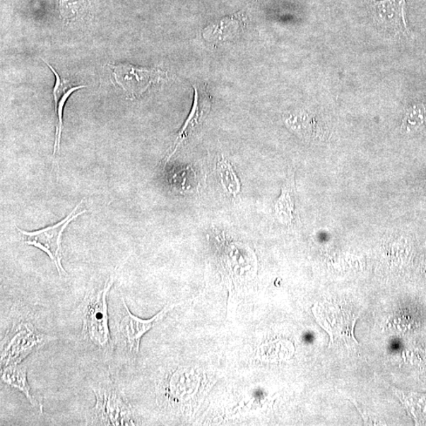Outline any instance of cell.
I'll return each instance as SVG.
<instances>
[{"mask_svg": "<svg viewBox=\"0 0 426 426\" xmlns=\"http://www.w3.org/2000/svg\"><path fill=\"white\" fill-rule=\"evenodd\" d=\"M114 276L108 278L102 287L87 290L80 307L83 319L84 341L105 356L112 355L114 345L108 326L107 297L113 285Z\"/></svg>", "mask_w": 426, "mask_h": 426, "instance_id": "6da1fadb", "label": "cell"}, {"mask_svg": "<svg viewBox=\"0 0 426 426\" xmlns=\"http://www.w3.org/2000/svg\"><path fill=\"white\" fill-rule=\"evenodd\" d=\"M57 338L40 333L30 320L16 317L1 343V369L21 364L33 353Z\"/></svg>", "mask_w": 426, "mask_h": 426, "instance_id": "7a4b0ae2", "label": "cell"}, {"mask_svg": "<svg viewBox=\"0 0 426 426\" xmlns=\"http://www.w3.org/2000/svg\"><path fill=\"white\" fill-rule=\"evenodd\" d=\"M96 404L93 409L90 425H138L134 410L123 391L110 380L102 381L92 386Z\"/></svg>", "mask_w": 426, "mask_h": 426, "instance_id": "3957f363", "label": "cell"}, {"mask_svg": "<svg viewBox=\"0 0 426 426\" xmlns=\"http://www.w3.org/2000/svg\"><path fill=\"white\" fill-rule=\"evenodd\" d=\"M124 309L117 324V346L124 360L133 364L139 353L141 338L158 324L165 315L177 305L167 306L152 319L143 320L134 316L128 309L125 301L122 300Z\"/></svg>", "mask_w": 426, "mask_h": 426, "instance_id": "277c9868", "label": "cell"}, {"mask_svg": "<svg viewBox=\"0 0 426 426\" xmlns=\"http://www.w3.org/2000/svg\"><path fill=\"white\" fill-rule=\"evenodd\" d=\"M83 200L73 209V211L66 218L58 222L57 224L37 230L35 232H25L17 227L18 231L23 235V241L25 244L35 247L42 250L52 261L58 270L59 276L66 275L65 270L62 266V235L64 230L69 225L70 223L78 216L86 211L76 213L78 207L82 205Z\"/></svg>", "mask_w": 426, "mask_h": 426, "instance_id": "5b68a950", "label": "cell"}, {"mask_svg": "<svg viewBox=\"0 0 426 426\" xmlns=\"http://www.w3.org/2000/svg\"><path fill=\"white\" fill-rule=\"evenodd\" d=\"M314 314L317 322L330 336L329 347L336 340H342L350 346H360L355 338L354 329L360 313H356L351 308L328 304L314 310Z\"/></svg>", "mask_w": 426, "mask_h": 426, "instance_id": "8992f818", "label": "cell"}, {"mask_svg": "<svg viewBox=\"0 0 426 426\" xmlns=\"http://www.w3.org/2000/svg\"><path fill=\"white\" fill-rule=\"evenodd\" d=\"M369 11L379 31L390 37H410L406 20V0H370Z\"/></svg>", "mask_w": 426, "mask_h": 426, "instance_id": "52a82bcc", "label": "cell"}, {"mask_svg": "<svg viewBox=\"0 0 426 426\" xmlns=\"http://www.w3.org/2000/svg\"><path fill=\"white\" fill-rule=\"evenodd\" d=\"M113 77L117 84L132 97H141L155 84L167 78L165 71L148 69L127 63L112 65Z\"/></svg>", "mask_w": 426, "mask_h": 426, "instance_id": "ba28073f", "label": "cell"}, {"mask_svg": "<svg viewBox=\"0 0 426 426\" xmlns=\"http://www.w3.org/2000/svg\"><path fill=\"white\" fill-rule=\"evenodd\" d=\"M284 125L304 141L323 140L324 133L315 114L306 110H295L283 116Z\"/></svg>", "mask_w": 426, "mask_h": 426, "instance_id": "9c48e42d", "label": "cell"}, {"mask_svg": "<svg viewBox=\"0 0 426 426\" xmlns=\"http://www.w3.org/2000/svg\"><path fill=\"white\" fill-rule=\"evenodd\" d=\"M194 100L191 112L181 130L179 132L177 140L174 142L172 151L169 154L165 160V165L170 160L172 155L177 152V148L187 137L189 133H191L196 126L200 125L201 121L205 119L211 108V97L204 86L199 85H194Z\"/></svg>", "mask_w": 426, "mask_h": 426, "instance_id": "30bf717a", "label": "cell"}, {"mask_svg": "<svg viewBox=\"0 0 426 426\" xmlns=\"http://www.w3.org/2000/svg\"><path fill=\"white\" fill-rule=\"evenodd\" d=\"M275 218L284 227L296 225V191L295 173L289 171L288 177L282 186L280 196L273 205Z\"/></svg>", "mask_w": 426, "mask_h": 426, "instance_id": "8fae6325", "label": "cell"}, {"mask_svg": "<svg viewBox=\"0 0 426 426\" xmlns=\"http://www.w3.org/2000/svg\"><path fill=\"white\" fill-rule=\"evenodd\" d=\"M44 62H45V60H44ZM45 64L47 66H49V69L56 76V84L54 85L52 91L54 103H55V111L57 117L56 139L53 151V155H55L60 148L61 136H62L64 126V110L66 101L69 99L72 93L77 90L84 89L85 86L73 85L70 81L61 78L59 74L49 64L46 62Z\"/></svg>", "mask_w": 426, "mask_h": 426, "instance_id": "7c38bea8", "label": "cell"}, {"mask_svg": "<svg viewBox=\"0 0 426 426\" xmlns=\"http://www.w3.org/2000/svg\"><path fill=\"white\" fill-rule=\"evenodd\" d=\"M246 18L242 13L220 20L218 23L211 24L203 30L202 35L208 42L223 43L232 40L244 30Z\"/></svg>", "mask_w": 426, "mask_h": 426, "instance_id": "4fadbf2b", "label": "cell"}, {"mask_svg": "<svg viewBox=\"0 0 426 426\" xmlns=\"http://www.w3.org/2000/svg\"><path fill=\"white\" fill-rule=\"evenodd\" d=\"M1 379L4 383L23 392L33 407H39L42 410V405L39 404L36 397L32 394L28 380H27V368L22 363L1 369Z\"/></svg>", "mask_w": 426, "mask_h": 426, "instance_id": "5bb4252c", "label": "cell"}, {"mask_svg": "<svg viewBox=\"0 0 426 426\" xmlns=\"http://www.w3.org/2000/svg\"><path fill=\"white\" fill-rule=\"evenodd\" d=\"M215 172L223 191L227 197L231 199L238 197L241 193L242 186L231 162L221 155L216 161Z\"/></svg>", "mask_w": 426, "mask_h": 426, "instance_id": "9a60e30c", "label": "cell"}, {"mask_svg": "<svg viewBox=\"0 0 426 426\" xmlns=\"http://www.w3.org/2000/svg\"><path fill=\"white\" fill-rule=\"evenodd\" d=\"M426 121V107L422 104L410 105L404 114L401 126V132L410 134L421 128Z\"/></svg>", "mask_w": 426, "mask_h": 426, "instance_id": "2e32d148", "label": "cell"}, {"mask_svg": "<svg viewBox=\"0 0 426 426\" xmlns=\"http://www.w3.org/2000/svg\"><path fill=\"white\" fill-rule=\"evenodd\" d=\"M86 0H60L63 17L69 21L80 18L86 10Z\"/></svg>", "mask_w": 426, "mask_h": 426, "instance_id": "e0dca14e", "label": "cell"}]
</instances>
